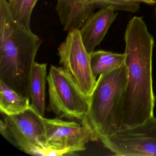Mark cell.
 Returning a JSON list of instances; mask_svg holds the SVG:
<instances>
[{"mask_svg":"<svg viewBox=\"0 0 156 156\" xmlns=\"http://www.w3.org/2000/svg\"><path fill=\"white\" fill-rule=\"evenodd\" d=\"M124 40L128 77L118 110L116 132L153 117L155 104L152 76L155 41L142 17L135 16L129 20Z\"/></svg>","mask_w":156,"mask_h":156,"instance_id":"cell-1","label":"cell"},{"mask_svg":"<svg viewBox=\"0 0 156 156\" xmlns=\"http://www.w3.org/2000/svg\"><path fill=\"white\" fill-rule=\"evenodd\" d=\"M59 63L80 89L89 97L97 79L93 76L90 65V54L87 51L79 30L68 32L65 40L58 48Z\"/></svg>","mask_w":156,"mask_h":156,"instance_id":"cell-6","label":"cell"},{"mask_svg":"<svg viewBox=\"0 0 156 156\" xmlns=\"http://www.w3.org/2000/svg\"><path fill=\"white\" fill-rule=\"evenodd\" d=\"M90 65L93 76L95 79L102 74L118 68L124 64L126 55L108 51H94L90 54Z\"/></svg>","mask_w":156,"mask_h":156,"instance_id":"cell-13","label":"cell"},{"mask_svg":"<svg viewBox=\"0 0 156 156\" xmlns=\"http://www.w3.org/2000/svg\"><path fill=\"white\" fill-rule=\"evenodd\" d=\"M30 99L0 81V110L1 114L12 115L22 113L31 107Z\"/></svg>","mask_w":156,"mask_h":156,"instance_id":"cell-12","label":"cell"},{"mask_svg":"<svg viewBox=\"0 0 156 156\" xmlns=\"http://www.w3.org/2000/svg\"><path fill=\"white\" fill-rule=\"evenodd\" d=\"M46 69L47 64L34 62L29 81L31 108L42 116H44L45 110Z\"/></svg>","mask_w":156,"mask_h":156,"instance_id":"cell-11","label":"cell"},{"mask_svg":"<svg viewBox=\"0 0 156 156\" xmlns=\"http://www.w3.org/2000/svg\"><path fill=\"white\" fill-rule=\"evenodd\" d=\"M127 77L125 63L115 70L100 75L88 97V110L83 121L92 128L99 140L116 132L118 110Z\"/></svg>","mask_w":156,"mask_h":156,"instance_id":"cell-3","label":"cell"},{"mask_svg":"<svg viewBox=\"0 0 156 156\" xmlns=\"http://www.w3.org/2000/svg\"><path fill=\"white\" fill-rule=\"evenodd\" d=\"M38 0H9V9L12 17L17 23L31 30V18Z\"/></svg>","mask_w":156,"mask_h":156,"instance_id":"cell-14","label":"cell"},{"mask_svg":"<svg viewBox=\"0 0 156 156\" xmlns=\"http://www.w3.org/2000/svg\"><path fill=\"white\" fill-rule=\"evenodd\" d=\"M49 111L60 119L83 122L88 110L86 96L62 67L51 65L47 76Z\"/></svg>","mask_w":156,"mask_h":156,"instance_id":"cell-4","label":"cell"},{"mask_svg":"<svg viewBox=\"0 0 156 156\" xmlns=\"http://www.w3.org/2000/svg\"><path fill=\"white\" fill-rule=\"evenodd\" d=\"M3 115L12 145L34 156H40L43 150L50 147L44 117L31 108L17 115Z\"/></svg>","mask_w":156,"mask_h":156,"instance_id":"cell-7","label":"cell"},{"mask_svg":"<svg viewBox=\"0 0 156 156\" xmlns=\"http://www.w3.org/2000/svg\"><path fill=\"white\" fill-rule=\"evenodd\" d=\"M116 156H156V118L99 140Z\"/></svg>","mask_w":156,"mask_h":156,"instance_id":"cell-8","label":"cell"},{"mask_svg":"<svg viewBox=\"0 0 156 156\" xmlns=\"http://www.w3.org/2000/svg\"><path fill=\"white\" fill-rule=\"evenodd\" d=\"M42 42L15 21L7 0H0V81L30 98L31 71Z\"/></svg>","mask_w":156,"mask_h":156,"instance_id":"cell-2","label":"cell"},{"mask_svg":"<svg viewBox=\"0 0 156 156\" xmlns=\"http://www.w3.org/2000/svg\"><path fill=\"white\" fill-rule=\"evenodd\" d=\"M156 0H57L55 10L65 31L80 30L97 9L111 7L116 11L135 13L140 4L152 5Z\"/></svg>","mask_w":156,"mask_h":156,"instance_id":"cell-5","label":"cell"},{"mask_svg":"<svg viewBox=\"0 0 156 156\" xmlns=\"http://www.w3.org/2000/svg\"><path fill=\"white\" fill-rule=\"evenodd\" d=\"M155 12H156V9H155Z\"/></svg>","mask_w":156,"mask_h":156,"instance_id":"cell-15","label":"cell"},{"mask_svg":"<svg viewBox=\"0 0 156 156\" xmlns=\"http://www.w3.org/2000/svg\"><path fill=\"white\" fill-rule=\"evenodd\" d=\"M49 147L65 151L71 155L85 150L87 144L99 140L89 125L84 122L66 121L58 117L44 118Z\"/></svg>","mask_w":156,"mask_h":156,"instance_id":"cell-9","label":"cell"},{"mask_svg":"<svg viewBox=\"0 0 156 156\" xmlns=\"http://www.w3.org/2000/svg\"><path fill=\"white\" fill-rule=\"evenodd\" d=\"M111 7L100 9L90 16L79 30L83 44L89 54L104 40L118 13Z\"/></svg>","mask_w":156,"mask_h":156,"instance_id":"cell-10","label":"cell"}]
</instances>
